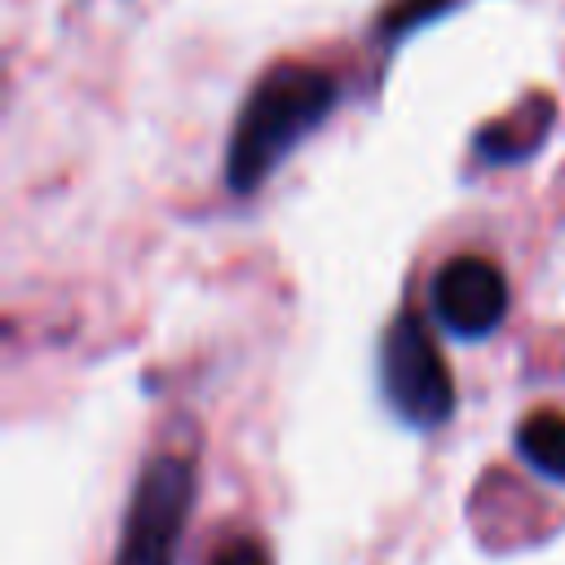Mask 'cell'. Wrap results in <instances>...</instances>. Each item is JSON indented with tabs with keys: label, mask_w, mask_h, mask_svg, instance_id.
<instances>
[{
	"label": "cell",
	"mask_w": 565,
	"mask_h": 565,
	"mask_svg": "<svg viewBox=\"0 0 565 565\" xmlns=\"http://www.w3.org/2000/svg\"><path fill=\"white\" fill-rule=\"evenodd\" d=\"M340 102V79L309 62H274L243 97L225 146L230 194H256L274 168L327 124Z\"/></svg>",
	"instance_id": "obj_1"
},
{
	"label": "cell",
	"mask_w": 565,
	"mask_h": 565,
	"mask_svg": "<svg viewBox=\"0 0 565 565\" xmlns=\"http://www.w3.org/2000/svg\"><path fill=\"white\" fill-rule=\"evenodd\" d=\"M375 375H380V397L384 406L419 433H433L441 424H450L459 393H455V375L433 340V331L424 327V318L415 309H402L384 335H380V358H375Z\"/></svg>",
	"instance_id": "obj_2"
},
{
	"label": "cell",
	"mask_w": 565,
	"mask_h": 565,
	"mask_svg": "<svg viewBox=\"0 0 565 565\" xmlns=\"http://www.w3.org/2000/svg\"><path fill=\"white\" fill-rule=\"evenodd\" d=\"M194 494H199L194 459L154 455L132 481L110 565H177L194 512Z\"/></svg>",
	"instance_id": "obj_3"
},
{
	"label": "cell",
	"mask_w": 565,
	"mask_h": 565,
	"mask_svg": "<svg viewBox=\"0 0 565 565\" xmlns=\"http://www.w3.org/2000/svg\"><path fill=\"white\" fill-rule=\"evenodd\" d=\"M508 305H512V291H508L503 269L490 256H477V252L450 256L428 282L433 322L455 340L494 335L508 318Z\"/></svg>",
	"instance_id": "obj_4"
},
{
	"label": "cell",
	"mask_w": 565,
	"mask_h": 565,
	"mask_svg": "<svg viewBox=\"0 0 565 565\" xmlns=\"http://www.w3.org/2000/svg\"><path fill=\"white\" fill-rule=\"evenodd\" d=\"M552 124H556L552 97H534V102H521L512 115L490 119L486 128H477L472 150H477L486 163L512 168V163H525L530 154H539V146H543V137L552 132Z\"/></svg>",
	"instance_id": "obj_5"
},
{
	"label": "cell",
	"mask_w": 565,
	"mask_h": 565,
	"mask_svg": "<svg viewBox=\"0 0 565 565\" xmlns=\"http://www.w3.org/2000/svg\"><path fill=\"white\" fill-rule=\"evenodd\" d=\"M512 446H516V455L530 472H539L543 481L565 486V415L561 411L525 415L512 433Z\"/></svg>",
	"instance_id": "obj_6"
},
{
	"label": "cell",
	"mask_w": 565,
	"mask_h": 565,
	"mask_svg": "<svg viewBox=\"0 0 565 565\" xmlns=\"http://www.w3.org/2000/svg\"><path fill=\"white\" fill-rule=\"evenodd\" d=\"M455 0H393L388 9H384V18H380V35L388 40H397V35H406V31H415V26H424V22H433V18H441L446 9H450Z\"/></svg>",
	"instance_id": "obj_7"
},
{
	"label": "cell",
	"mask_w": 565,
	"mask_h": 565,
	"mask_svg": "<svg viewBox=\"0 0 565 565\" xmlns=\"http://www.w3.org/2000/svg\"><path fill=\"white\" fill-rule=\"evenodd\" d=\"M207 565H274V552L260 543V539H230Z\"/></svg>",
	"instance_id": "obj_8"
}]
</instances>
